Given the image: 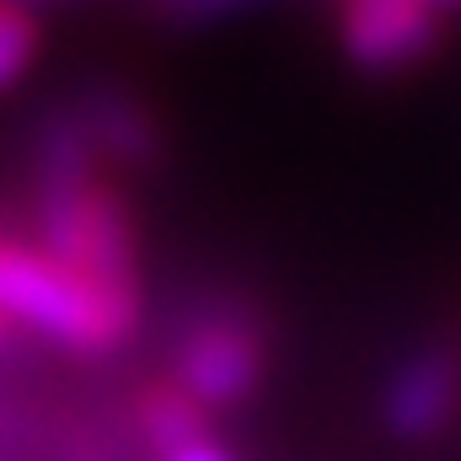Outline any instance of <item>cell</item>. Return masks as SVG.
I'll return each mask as SVG.
<instances>
[{
    "label": "cell",
    "instance_id": "5b68a950",
    "mask_svg": "<svg viewBox=\"0 0 461 461\" xmlns=\"http://www.w3.org/2000/svg\"><path fill=\"white\" fill-rule=\"evenodd\" d=\"M381 429L402 446H435L461 419V344L456 339H419L381 375L375 392Z\"/></svg>",
    "mask_w": 461,
    "mask_h": 461
},
{
    "label": "cell",
    "instance_id": "277c9868",
    "mask_svg": "<svg viewBox=\"0 0 461 461\" xmlns=\"http://www.w3.org/2000/svg\"><path fill=\"white\" fill-rule=\"evenodd\" d=\"M446 0H333V38L354 76L397 81L446 49Z\"/></svg>",
    "mask_w": 461,
    "mask_h": 461
},
{
    "label": "cell",
    "instance_id": "30bf717a",
    "mask_svg": "<svg viewBox=\"0 0 461 461\" xmlns=\"http://www.w3.org/2000/svg\"><path fill=\"white\" fill-rule=\"evenodd\" d=\"M161 461H236V451H230V446H221V440H215V429H210V435H199V440L177 446L172 456H161Z\"/></svg>",
    "mask_w": 461,
    "mask_h": 461
},
{
    "label": "cell",
    "instance_id": "9c48e42d",
    "mask_svg": "<svg viewBox=\"0 0 461 461\" xmlns=\"http://www.w3.org/2000/svg\"><path fill=\"white\" fill-rule=\"evenodd\" d=\"M145 5H150V16H161V22L194 27V22L230 16V11H241V5H252V0H145Z\"/></svg>",
    "mask_w": 461,
    "mask_h": 461
},
{
    "label": "cell",
    "instance_id": "7c38bea8",
    "mask_svg": "<svg viewBox=\"0 0 461 461\" xmlns=\"http://www.w3.org/2000/svg\"><path fill=\"white\" fill-rule=\"evenodd\" d=\"M446 5H451V11H456V5H461V0H446Z\"/></svg>",
    "mask_w": 461,
    "mask_h": 461
},
{
    "label": "cell",
    "instance_id": "8992f818",
    "mask_svg": "<svg viewBox=\"0 0 461 461\" xmlns=\"http://www.w3.org/2000/svg\"><path fill=\"white\" fill-rule=\"evenodd\" d=\"M70 108L81 118L92 150L103 156V167L123 177V172H150L167 161V123L161 113L123 81H92L70 97Z\"/></svg>",
    "mask_w": 461,
    "mask_h": 461
},
{
    "label": "cell",
    "instance_id": "7a4b0ae2",
    "mask_svg": "<svg viewBox=\"0 0 461 461\" xmlns=\"http://www.w3.org/2000/svg\"><path fill=\"white\" fill-rule=\"evenodd\" d=\"M0 322L49 348L97 359L134 344L145 306L113 301L108 290L86 285L32 236L0 230Z\"/></svg>",
    "mask_w": 461,
    "mask_h": 461
},
{
    "label": "cell",
    "instance_id": "52a82bcc",
    "mask_svg": "<svg viewBox=\"0 0 461 461\" xmlns=\"http://www.w3.org/2000/svg\"><path fill=\"white\" fill-rule=\"evenodd\" d=\"M134 429H140L145 451L161 461V456H172L177 446L210 435V413H204L172 375H156V381H145V386L134 392Z\"/></svg>",
    "mask_w": 461,
    "mask_h": 461
},
{
    "label": "cell",
    "instance_id": "3957f363",
    "mask_svg": "<svg viewBox=\"0 0 461 461\" xmlns=\"http://www.w3.org/2000/svg\"><path fill=\"white\" fill-rule=\"evenodd\" d=\"M268 354L274 339L263 312L230 290H210L177 317L167 344V375L204 413H226L258 397V386L268 381Z\"/></svg>",
    "mask_w": 461,
    "mask_h": 461
},
{
    "label": "cell",
    "instance_id": "6da1fadb",
    "mask_svg": "<svg viewBox=\"0 0 461 461\" xmlns=\"http://www.w3.org/2000/svg\"><path fill=\"white\" fill-rule=\"evenodd\" d=\"M32 241L113 301L145 306L140 221L70 103L54 108L32 134Z\"/></svg>",
    "mask_w": 461,
    "mask_h": 461
},
{
    "label": "cell",
    "instance_id": "8fae6325",
    "mask_svg": "<svg viewBox=\"0 0 461 461\" xmlns=\"http://www.w3.org/2000/svg\"><path fill=\"white\" fill-rule=\"evenodd\" d=\"M5 339H11V328H5V322H0V344H5Z\"/></svg>",
    "mask_w": 461,
    "mask_h": 461
},
{
    "label": "cell",
    "instance_id": "ba28073f",
    "mask_svg": "<svg viewBox=\"0 0 461 461\" xmlns=\"http://www.w3.org/2000/svg\"><path fill=\"white\" fill-rule=\"evenodd\" d=\"M38 43H43V27L32 0H0V92H11L32 70Z\"/></svg>",
    "mask_w": 461,
    "mask_h": 461
}]
</instances>
